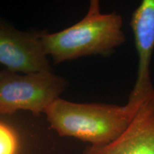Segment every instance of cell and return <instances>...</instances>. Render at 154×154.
<instances>
[{
	"instance_id": "obj_1",
	"label": "cell",
	"mask_w": 154,
	"mask_h": 154,
	"mask_svg": "<svg viewBox=\"0 0 154 154\" xmlns=\"http://www.w3.org/2000/svg\"><path fill=\"white\" fill-rule=\"evenodd\" d=\"M139 108L128 102L118 106L76 103L57 99L44 113L51 128L60 136L79 138L91 146H103L126 130Z\"/></svg>"
},
{
	"instance_id": "obj_5",
	"label": "cell",
	"mask_w": 154,
	"mask_h": 154,
	"mask_svg": "<svg viewBox=\"0 0 154 154\" xmlns=\"http://www.w3.org/2000/svg\"><path fill=\"white\" fill-rule=\"evenodd\" d=\"M42 32H23L0 22V63L25 74L51 71Z\"/></svg>"
},
{
	"instance_id": "obj_3",
	"label": "cell",
	"mask_w": 154,
	"mask_h": 154,
	"mask_svg": "<svg viewBox=\"0 0 154 154\" xmlns=\"http://www.w3.org/2000/svg\"><path fill=\"white\" fill-rule=\"evenodd\" d=\"M66 83L51 71L19 75L0 72V114L11 115L18 110L35 114L45 112L64 89Z\"/></svg>"
},
{
	"instance_id": "obj_7",
	"label": "cell",
	"mask_w": 154,
	"mask_h": 154,
	"mask_svg": "<svg viewBox=\"0 0 154 154\" xmlns=\"http://www.w3.org/2000/svg\"><path fill=\"white\" fill-rule=\"evenodd\" d=\"M18 140L12 128L0 121V154H16Z\"/></svg>"
},
{
	"instance_id": "obj_6",
	"label": "cell",
	"mask_w": 154,
	"mask_h": 154,
	"mask_svg": "<svg viewBox=\"0 0 154 154\" xmlns=\"http://www.w3.org/2000/svg\"><path fill=\"white\" fill-rule=\"evenodd\" d=\"M83 154H154V98L142 103L119 137L103 146L90 145Z\"/></svg>"
},
{
	"instance_id": "obj_4",
	"label": "cell",
	"mask_w": 154,
	"mask_h": 154,
	"mask_svg": "<svg viewBox=\"0 0 154 154\" xmlns=\"http://www.w3.org/2000/svg\"><path fill=\"white\" fill-rule=\"evenodd\" d=\"M138 55L136 80L128 103L140 107L146 100L154 98L151 79V62L154 52V0H143L131 19Z\"/></svg>"
},
{
	"instance_id": "obj_2",
	"label": "cell",
	"mask_w": 154,
	"mask_h": 154,
	"mask_svg": "<svg viewBox=\"0 0 154 154\" xmlns=\"http://www.w3.org/2000/svg\"><path fill=\"white\" fill-rule=\"evenodd\" d=\"M123 19L116 13L103 14L98 0L90 2L86 16L79 22L54 34L42 32L47 55L56 63L90 55H109L126 42Z\"/></svg>"
}]
</instances>
